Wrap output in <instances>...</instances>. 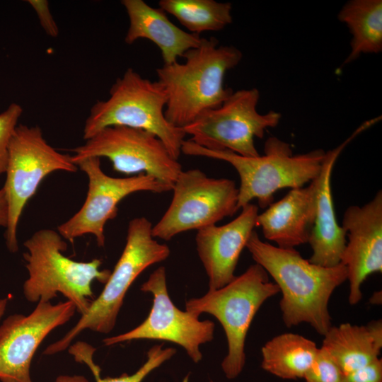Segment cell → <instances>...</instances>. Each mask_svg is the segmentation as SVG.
I'll return each mask as SVG.
<instances>
[{
	"label": "cell",
	"instance_id": "10",
	"mask_svg": "<svg viewBox=\"0 0 382 382\" xmlns=\"http://www.w3.org/2000/svg\"><path fill=\"white\" fill-rule=\"evenodd\" d=\"M257 88L233 93L217 108L206 111L182 128L192 142L210 150H228L245 157L260 156L255 138L262 139L265 131L275 127L281 114L271 110L260 114Z\"/></svg>",
	"mask_w": 382,
	"mask_h": 382
},
{
	"label": "cell",
	"instance_id": "27",
	"mask_svg": "<svg viewBox=\"0 0 382 382\" xmlns=\"http://www.w3.org/2000/svg\"><path fill=\"white\" fill-rule=\"evenodd\" d=\"M341 382H382V359L378 358L370 364L343 374Z\"/></svg>",
	"mask_w": 382,
	"mask_h": 382
},
{
	"label": "cell",
	"instance_id": "6",
	"mask_svg": "<svg viewBox=\"0 0 382 382\" xmlns=\"http://www.w3.org/2000/svg\"><path fill=\"white\" fill-rule=\"evenodd\" d=\"M152 224L146 217L129 221L126 243L100 294L88 311L64 337L50 345L43 354L61 352L85 330L108 333L114 328L127 291L137 277L149 266L165 260L169 247L158 243L152 235Z\"/></svg>",
	"mask_w": 382,
	"mask_h": 382
},
{
	"label": "cell",
	"instance_id": "1",
	"mask_svg": "<svg viewBox=\"0 0 382 382\" xmlns=\"http://www.w3.org/2000/svg\"><path fill=\"white\" fill-rule=\"evenodd\" d=\"M245 248L282 292L279 306L284 324L290 328L306 323L324 336L332 326L328 303L335 289L347 280L346 267L313 264L295 248L262 241L255 231Z\"/></svg>",
	"mask_w": 382,
	"mask_h": 382
},
{
	"label": "cell",
	"instance_id": "12",
	"mask_svg": "<svg viewBox=\"0 0 382 382\" xmlns=\"http://www.w3.org/2000/svg\"><path fill=\"white\" fill-rule=\"evenodd\" d=\"M76 165L88 180L86 197L81 209L57 227L63 238L71 243L79 237L91 234L98 245L103 247L105 224L117 216L122 199L137 192L161 193L172 190V187L146 174L111 177L102 170L100 158H87Z\"/></svg>",
	"mask_w": 382,
	"mask_h": 382
},
{
	"label": "cell",
	"instance_id": "7",
	"mask_svg": "<svg viewBox=\"0 0 382 382\" xmlns=\"http://www.w3.org/2000/svg\"><path fill=\"white\" fill-rule=\"evenodd\" d=\"M278 293V286L267 272L255 263L224 286L209 289L203 296L186 301V311L197 318L202 313H209L221 324L228 343L221 369L227 378L233 379L241 373L250 324L263 303Z\"/></svg>",
	"mask_w": 382,
	"mask_h": 382
},
{
	"label": "cell",
	"instance_id": "15",
	"mask_svg": "<svg viewBox=\"0 0 382 382\" xmlns=\"http://www.w3.org/2000/svg\"><path fill=\"white\" fill-rule=\"evenodd\" d=\"M342 227L347 243L341 263L347 269L349 303L356 305L362 298L361 288L366 279L382 272V191L361 207H347Z\"/></svg>",
	"mask_w": 382,
	"mask_h": 382
},
{
	"label": "cell",
	"instance_id": "31",
	"mask_svg": "<svg viewBox=\"0 0 382 382\" xmlns=\"http://www.w3.org/2000/svg\"><path fill=\"white\" fill-rule=\"evenodd\" d=\"M8 301V298H0V320L6 311Z\"/></svg>",
	"mask_w": 382,
	"mask_h": 382
},
{
	"label": "cell",
	"instance_id": "14",
	"mask_svg": "<svg viewBox=\"0 0 382 382\" xmlns=\"http://www.w3.org/2000/svg\"><path fill=\"white\" fill-rule=\"evenodd\" d=\"M76 311L67 300L56 304L39 301L29 315L6 318L0 325V382H33L30 365L38 347Z\"/></svg>",
	"mask_w": 382,
	"mask_h": 382
},
{
	"label": "cell",
	"instance_id": "18",
	"mask_svg": "<svg viewBox=\"0 0 382 382\" xmlns=\"http://www.w3.org/2000/svg\"><path fill=\"white\" fill-rule=\"evenodd\" d=\"M316 191L314 179L306 187L291 189L258 214L256 226L261 227L264 237L282 248L307 243L314 223Z\"/></svg>",
	"mask_w": 382,
	"mask_h": 382
},
{
	"label": "cell",
	"instance_id": "20",
	"mask_svg": "<svg viewBox=\"0 0 382 382\" xmlns=\"http://www.w3.org/2000/svg\"><path fill=\"white\" fill-rule=\"evenodd\" d=\"M323 347L343 374L361 368L379 358L382 348L381 320L366 325L342 323L331 326L323 336Z\"/></svg>",
	"mask_w": 382,
	"mask_h": 382
},
{
	"label": "cell",
	"instance_id": "22",
	"mask_svg": "<svg viewBox=\"0 0 382 382\" xmlns=\"http://www.w3.org/2000/svg\"><path fill=\"white\" fill-rule=\"evenodd\" d=\"M352 35L351 52L344 64L361 54L378 53L382 50V1L352 0L338 13Z\"/></svg>",
	"mask_w": 382,
	"mask_h": 382
},
{
	"label": "cell",
	"instance_id": "16",
	"mask_svg": "<svg viewBox=\"0 0 382 382\" xmlns=\"http://www.w3.org/2000/svg\"><path fill=\"white\" fill-rule=\"evenodd\" d=\"M241 209L226 224L197 231V251L209 279V289L221 288L235 278L240 255L257 226L258 207L250 203Z\"/></svg>",
	"mask_w": 382,
	"mask_h": 382
},
{
	"label": "cell",
	"instance_id": "11",
	"mask_svg": "<svg viewBox=\"0 0 382 382\" xmlns=\"http://www.w3.org/2000/svg\"><path fill=\"white\" fill-rule=\"evenodd\" d=\"M72 162L90 157H105L113 170L126 175L146 174L172 187L183 170L161 140L144 129L110 126L72 149Z\"/></svg>",
	"mask_w": 382,
	"mask_h": 382
},
{
	"label": "cell",
	"instance_id": "4",
	"mask_svg": "<svg viewBox=\"0 0 382 382\" xmlns=\"http://www.w3.org/2000/svg\"><path fill=\"white\" fill-rule=\"evenodd\" d=\"M28 277L23 286L27 301H51L62 294L71 301L81 316L95 299L91 284L97 280L105 284L111 271L100 270V259L78 262L65 255L67 244L58 231L50 228L37 231L23 243Z\"/></svg>",
	"mask_w": 382,
	"mask_h": 382
},
{
	"label": "cell",
	"instance_id": "8",
	"mask_svg": "<svg viewBox=\"0 0 382 382\" xmlns=\"http://www.w3.org/2000/svg\"><path fill=\"white\" fill-rule=\"evenodd\" d=\"M78 170L71 156L50 146L38 126L17 125L8 146L5 192L8 221L5 238L8 250H18L17 227L23 209L40 184L50 173Z\"/></svg>",
	"mask_w": 382,
	"mask_h": 382
},
{
	"label": "cell",
	"instance_id": "32",
	"mask_svg": "<svg viewBox=\"0 0 382 382\" xmlns=\"http://www.w3.org/2000/svg\"><path fill=\"white\" fill-rule=\"evenodd\" d=\"M381 292H377L373 294L372 297L371 298V301L372 303H379V296H381Z\"/></svg>",
	"mask_w": 382,
	"mask_h": 382
},
{
	"label": "cell",
	"instance_id": "17",
	"mask_svg": "<svg viewBox=\"0 0 382 382\" xmlns=\"http://www.w3.org/2000/svg\"><path fill=\"white\" fill-rule=\"evenodd\" d=\"M372 125L366 121L343 143L326 152L320 173L315 178L316 202L313 228L308 240L312 255L308 260L323 267H333L341 263L345 248L346 232L337 221L331 190V175L340 153L359 133Z\"/></svg>",
	"mask_w": 382,
	"mask_h": 382
},
{
	"label": "cell",
	"instance_id": "33",
	"mask_svg": "<svg viewBox=\"0 0 382 382\" xmlns=\"http://www.w3.org/2000/svg\"></svg>",
	"mask_w": 382,
	"mask_h": 382
},
{
	"label": "cell",
	"instance_id": "24",
	"mask_svg": "<svg viewBox=\"0 0 382 382\" xmlns=\"http://www.w3.org/2000/svg\"><path fill=\"white\" fill-rule=\"evenodd\" d=\"M175 352L176 349L173 347L163 348L162 345H156L149 349L146 361L135 373L131 375L123 374L117 378H101L100 368L94 361L88 367L96 382H141L151 371L170 359Z\"/></svg>",
	"mask_w": 382,
	"mask_h": 382
},
{
	"label": "cell",
	"instance_id": "5",
	"mask_svg": "<svg viewBox=\"0 0 382 382\" xmlns=\"http://www.w3.org/2000/svg\"><path fill=\"white\" fill-rule=\"evenodd\" d=\"M109 93L106 100H98L91 107L83 127V139L110 126L141 129L158 137L172 157L178 160L186 134L166 118L167 97L158 81L143 78L129 68L116 79Z\"/></svg>",
	"mask_w": 382,
	"mask_h": 382
},
{
	"label": "cell",
	"instance_id": "29",
	"mask_svg": "<svg viewBox=\"0 0 382 382\" xmlns=\"http://www.w3.org/2000/svg\"><path fill=\"white\" fill-rule=\"evenodd\" d=\"M8 221V209L5 192L3 187L0 190V226L6 227Z\"/></svg>",
	"mask_w": 382,
	"mask_h": 382
},
{
	"label": "cell",
	"instance_id": "9",
	"mask_svg": "<svg viewBox=\"0 0 382 382\" xmlns=\"http://www.w3.org/2000/svg\"><path fill=\"white\" fill-rule=\"evenodd\" d=\"M172 190L170 205L152 226L155 238L169 241L180 233L214 225L238 211L235 181L210 178L199 169L183 170Z\"/></svg>",
	"mask_w": 382,
	"mask_h": 382
},
{
	"label": "cell",
	"instance_id": "26",
	"mask_svg": "<svg viewBox=\"0 0 382 382\" xmlns=\"http://www.w3.org/2000/svg\"><path fill=\"white\" fill-rule=\"evenodd\" d=\"M22 112L20 105L12 103L0 114V175L5 173L8 143Z\"/></svg>",
	"mask_w": 382,
	"mask_h": 382
},
{
	"label": "cell",
	"instance_id": "23",
	"mask_svg": "<svg viewBox=\"0 0 382 382\" xmlns=\"http://www.w3.org/2000/svg\"><path fill=\"white\" fill-rule=\"evenodd\" d=\"M159 8L174 16L189 33L219 31L233 21L230 2L214 0H161Z\"/></svg>",
	"mask_w": 382,
	"mask_h": 382
},
{
	"label": "cell",
	"instance_id": "2",
	"mask_svg": "<svg viewBox=\"0 0 382 382\" xmlns=\"http://www.w3.org/2000/svg\"><path fill=\"white\" fill-rule=\"evenodd\" d=\"M178 62L156 69L167 97L164 115L173 126L183 128L207 110L219 108L232 93L224 86L229 69L243 57L233 46L219 45L215 37H202L200 45Z\"/></svg>",
	"mask_w": 382,
	"mask_h": 382
},
{
	"label": "cell",
	"instance_id": "3",
	"mask_svg": "<svg viewBox=\"0 0 382 382\" xmlns=\"http://www.w3.org/2000/svg\"><path fill=\"white\" fill-rule=\"evenodd\" d=\"M264 150L263 156L245 157L228 150L207 149L185 139L181 153L230 163L240 178L238 210L253 199L260 208H267L273 202L277 191L302 187L311 183L320 173L326 155L322 149L294 155L289 144L275 137L267 140Z\"/></svg>",
	"mask_w": 382,
	"mask_h": 382
},
{
	"label": "cell",
	"instance_id": "19",
	"mask_svg": "<svg viewBox=\"0 0 382 382\" xmlns=\"http://www.w3.org/2000/svg\"><path fill=\"white\" fill-rule=\"evenodd\" d=\"M121 4L129 18L125 42L131 45L139 39L151 41L159 48L163 65L178 62L179 57L202 42L200 35L173 24L160 8L151 7L143 0H122Z\"/></svg>",
	"mask_w": 382,
	"mask_h": 382
},
{
	"label": "cell",
	"instance_id": "25",
	"mask_svg": "<svg viewBox=\"0 0 382 382\" xmlns=\"http://www.w3.org/2000/svg\"><path fill=\"white\" fill-rule=\"evenodd\" d=\"M342 376L337 364L321 347L303 378L306 382H341Z\"/></svg>",
	"mask_w": 382,
	"mask_h": 382
},
{
	"label": "cell",
	"instance_id": "13",
	"mask_svg": "<svg viewBox=\"0 0 382 382\" xmlns=\"http://www.w3.org/2000/svg\"><path fill=\"white\" fill-rule=\"evenodd\" d=\"M154 296L153 305L147 318L134 329L103 340L111 346L134 340H156L174 342L183 347L195 363L202 359L199 345L212 340L214 323L201 321L187 311L178 309L167 290L166 270L159 267L140 288Z\"/></svg>",
	"mask_w": 382,
	"mask_h": 382
},
{
	"label": "cell",
	"instance_id": "28",
	"mask_svg": "<svg viewBox=\"0 0 382 382\" xmlns=\"http://www.w3.org/2000/svg\"><path fill=\"white\" fill-rule=\"evenodd\" d=\"M27 2L36 13L46 34L52 37H57L59 28L50 12L49 2L46 0H28Z\"/></svg>",
	"mask_w": 382,
	"mask_h": 382
},
{
	"label": "cell",
	"instance_id": "30",
	"mask_svg": "<svg viewBox=\"0 0 382 382\" xmlns=\"http://www.w3.org/2000/svg\"><path fill=\"white\" fill-rule=\"evenodd\" d=\"M55 382H89L84 376L80 375H62L57 378Z\"/></svg>",
	"mask_w": 382,
	"mask_h": 382
},
{
	"label": "cell",
	"instance_id": "21",
	"mask_svg": "<svg viewBox=\"0 0 382 382\" xmlns=\"http://www.w3.org/2000/svg\"><path fill=\"white\" fill-rule=\"evenodd\" d=\"M318 349L313 341L299 334L282 333L262 346L261 367L283 379L303 378Z\"/></svg>",
	"mask_w": 382,
	"mask_h": 382
}]
</instances>
